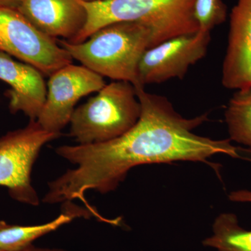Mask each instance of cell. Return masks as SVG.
Returning <instances> with one entry per match:
<instances>
[{"instance_id":"6da1fadb","label":"cell","mask_w":251,"mask_h":251,"mask_svg":"<svg viewBox=\"0 0 251 251\" xmlns=\"http://www.w3.org/2000/svg\"><path fill=\"white\" fill-rule=\"evenodd\" d=\"M141 115L133 128L119 138L105 143L64 145L56 152L76 165L49 184L43 201L49 204L78 199L99 219L100 214L85 198L93 190L105 194L118 187L128 172L140 165L176 161L202 162L216 154L241 158L242 149L230 139L215 140L193 133L207 121L208 114L193 118L181 116L163 96L135 88Z\"/></svg>"},{"instance_id":"7a4b0ae2","label":"cell","mask_w":251,"mask_h":251,"mask_svg":"<svg viewBox=\"0 0 251 251\" xmlns=\"http://www.w3.org/2000/svg\"><path fill=\"white\" fill-rule=\"evenodd\" d=\"M57 40L84 67L102 77L130 82L135 88L143 87L138 77L140 59L148 49L156 46L152 28L140 22L112 23L80 44Z\"/></svg>"},{"instance_id":"3957f363","label":"cell","mask_w":251,"mask_h":251,"mask_svg":"<svg viewBox=\"0 0 251 251\" xmlns=\"http://www.w3.org/2000/svg\"><path fill=\"white\" fill-rule=\"evenodd\" d=\"M195 0H103L87 2L85 27L72 44L87 40L100 28L119 22H140L154 31L156 46L199 30L194 16Z\"/></svg>"},{"instance_id":"277c9868","label":"cell","mask_w":251,"mask_h":251,"mask_svg":"<svg viewBox=\"0 0 251 251\" xmlns=\"http://www.w3.org/2000/svg\"><path fill=\"white\" fill-rule=\"evenodd\" d=\"M141 111L134 86L126 81L110 82L75 109L70 135L78 145L110 141L133 128Z\"/></svg>"},{"instance_id":"5b68a950","label":"cell","mask_w":251,"mask_h":251,"mask_svg":"<svg viewBox=\"0 0 251 251\" xmlns=\"http://www.w3.org/2000/svg\"><path fill=\"white\" fill-rule=\"evenodd\" d=\"M57 138L58 134L44 129L37 121L0 138V186L8 188L11 198L39 205V197L31 184V170L41 148Z\"/></svg>"},{"instance_id":"8992f818","label":"cell","mask_w":251,"mask_h":251,"mask_svg":"<svg viewBox=\"0 0 251 251\" xmlns=\"http://www.w3.org/2000/svg\"><path fill=\"white\" fill-rule=\"evenodd\" d=\"M0 51L52 75L73 64L70 54L57 39L34 27L17 9L0 6Z\"/></svg>"},{"instance_id":"52a82bcc","label":"cell","mask_w":251,"mask_h":251,"mask_svg":"<svg viewBox=\"0 0 251 251\" xmlns=\"http://www.w3.org/2000/svg\"><path fill=\"white\" fill-rule=\"evenodd\" d=\"M49 77L45 103L36 121L47 131L60 134L70 123L77 101L99 92L106 84L97 73L73 64L61 68Z\"/></svg>"},{"instance_id":"ba28073f","label":"cell","mask_w":251,"mask_h":251,"mask_svg":"<svg viewBox=\"0 0 251 251\" xmlns=\"http://www.w3.org/2000/svg\"><path fill=\"white\" fill-rule=\"evenodd\" d=\"M210 41V31L198 30L148 49L138 67L140 85L145 88L171 79L184 78L189 68L205 57Z\"/></svg>"},{"instance_id":"9c48e42d","label":"cell","mask_w":251,"mask_h":251,"mask_svg":"<svg viewBox=\"0 0 251 251\" xmlns=\"http://www.w3.org/2000/svg\"><path fill=\"white\" fill-rule=\"evenodd\" d=\"M17 9L41 32L69 42L87 21L82 0H21Z\"/></svg>"},{"instance_id":"30bf717a","label":"cell","mask_w":251,"mask_h":251,"mask_svg":"<svg viewBox=\"0 0 251 251\" xmlns=\"http://www.w3.org/2000/svg\"><path fill=\"white\" fill-rule=\"evenodd\" d=\"M221 82L227 90L251 86V0H239L231 13Z\"/></svg>"},{"instance_id":"8fae6325","label":"cell","mask_w":251,"mask_h":251,"mask_svg":"<svg viewBox=\"0 0 251 251\" xmlns=\"http://www.w3.org/2000/svg\"><path fill=\"white\" fill-rule=\"evenodd\" d=\"M42 75L32 66L15 61L0 51V80L10 86L5 93L9 99L10 111L23 112L30 121L37 120L47 94Z\"/></svg>"},{"instance_id":"7c38bea8","label":"cell","mask_w":251,"mask_h":251,"mask_svg":"<svg viewBox=\"0 0 251 251\" xmlns=\"http://www.w3.org/2000/svg\"><path fill=\"white\" fill-rule=\"evenodd\" d=\"M92 215L88 209L77 207L74 204L66 207L53 221L47 224L32 226L8 225L0 229V251H20L32 244L33 242L50 232H53L64 225L77 217H90Z\"/></svg>"},{"instance_id":"4fadbf2b","label":"cell","mask_w":251,"mask_h":251,"mask_svg":"<svg viewBox=\"0 0 251 251\" xmlns=\"http://www.w3.org/2000/svg\"><path fill=\"white\" fill-rule=\"evenodd\" d=\"M202 244L216 251H251V230L242 227L233 213H222L214 221L212 234Z\"/></svg>"},{"instance_id":"5bb4252c","label":"cell","mask_w":251,"mask_h":251,"mask_svg":"<svg viewBox=\"0 0 251 251\" xmlns=\"http://www.w3.org/2000/svg\"><path fill=\"white\" fill-rule=\"evenodd\" d=\"M231 141L251 148V86L236 91L225 112Z\"/></svg>"},{"instance_id":"9a60e30c","label":"cell","mask_w":251,"mask_h":251,"mask_svg":"<svg viewBox=\"0 0 251 251\" xmlns=\"http://www.w3.org/2000/svg\"><path fill=\"white\" fill-rule=\"evenodd\" d=\"M194 16L199 30L211 32L226 21L227 9L222 0H195Z\"/></svg>"},{"instance_id":"2e32d148","label":"cell","mask_w":251,"mask_h":251,"mask_svg":"<svg viewBox=\"0 0 251 251\" xmlns=\"http://www.w3.org/2000/svg\"><path fill=\"white\" fill-rule=\"evenodd\" d=\"M247 159L251 163V152L248 156ZM229 199L232 202H251V191L249 190H238L234 191L229 194Z\"/></svg>"},{"instance_id":"e0dca14e","label":"cell","mask_w":251,"mask_h":251,"mask_svg":"<svg viewBox=\"0 0 251 251\" xmlns=\"http://www.w3.org/2000/svg\"><path fill=\"white\" fill-rule=\"evenodd\" d=\"M21 0H0V6L17 9Z\"/></svg>"},{"instance_id":"ac0fdd59","label":"cell","mask_w":251,"mask_h":251,"mask_svg":"<svg viewBox=\"0 0 251 251\" xmlns=\"http://www.w3.org/2000/svg\"><path fill=\"white\" fill-rule=\"evenodd\" d=\"M20 251H68L59 249H49V248H39L33 246L32 244L25 249Z\"/></svg>"},{"instance_id":"d6986e66","label":"cell","mask_w":251,"mask_h":251,"mask_svg":"<svg viewBox=\"0 0 251 251\" xmlns=\"http://www.w3.org/2000/svg\"><path fill=\"white\" fill-rule=\"evenodd\" d=\"M7 226L8 224L5 221H0V229L4 228V227H6Z\"/></svg>"},{"instance_id":"ffe728a7","label":"cell","mask_w":251,"mask_h":251,"mask_svg":"<svg viewBox=\"0 0 251 251\" xmlns=\"http://www.w3.org/2000/svg\"><path fill=\"white\" fill-rule=\"evenodd\" d=\"M83 1H87V2H92V1H103V0H83Z\"/></svg>"}]
</instances>
